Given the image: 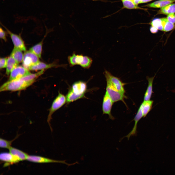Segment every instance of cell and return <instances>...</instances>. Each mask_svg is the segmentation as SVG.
Here are the masks:
<instances>
[{
  "mask_svg": "<svg viewBox=\"0 0 175 175\" xmlns=\"http://www.w3.org/2000/svg\"><path fill=\"white\" fill-rule=\"evenodd\" d=\"M87 90L86 83L82 81L74 82L66 96V102L69 103L84 97Z\"/></svg>",
  "mask_w": 175,
  "mask_h": 175,
  "instance_id": "obj_1",
  "label": "cell"
},
{
  "mask_svg": "<svg viewBox=\"0 0 175 175\" xmlns=\"http://www.w3.org/2000/svg\"><path fill=\"white\" fill-rule=\"evenodd\" d=\"M35 81H26L21 78L8 80L1 86L0 91H16L24 90L32 84Z\"/></svg>",
  "mask_w": 175,
  "mask_h": 175,
  "instance_id": "obj_2",
  "label": "cell"
},
{
  "mask_svg": "<svg viewBox=\"0 0 175 175\" xmlns=\"http://www.w3.org/2000/svg\"><path fill=\"white\" fill-rule=\"evenodd\" d=\"M68 60L70 67L78 65L85 69H89L93 62L92 59L90 57L82 54L76 55L74 52L71 55L68 56Z\"/></svg>",
  "mask_w": 175,
  "mask_h": 175,
  "instance_id": "obj_3",
  "label": "cell"
},
{
  "mask_svg": "<svg viewBox=\"0 0 175 175\" xmlns=\"http://www.w3.org/2000/svg\"><path fill=\"white\" fill-rule=\"evenodd\" d=\"M66 102V97L62 94L59 92L57 96L53 101L51 106L49 109L48 116L47 121L52 131V128L50 126V122L52 119L53 114L56 110L62 106Z\"/></svg>",
  "mask_w": 175,
  "mask_h": 175,
  "instance_id": "obj_4",
  "label": "cell"
},
{
  "mask_svg": "<svg viewBox=\"0 0 175 175\" xmlns=\"http://www.w3.org/2000/svg\"><path fill=\"white\" fill-rule=\"evenodd\" d=\"M106 92L113 103L119 101H122L124 103V99L125 97L124 94L114 88L110 81L106 79Z\"/></svg>",
  "mask_w": 175,
  "mask_h": 175,
  "instance_id": "obj_5",
  "label": "cell"
},
{
  "mask_svg": "<svg viewBox=\"0 0 175 175\" xmlns=\"http://www.w3.org/2000/svg\"><path fill=\"white\" fill-rule=\"evenodd\" d=\"M39 58L30 50L26 51L24 53L22 65L28 70L31 66L40 61Z\"/></svg>",
  "mask_w": 175,
  "mask_h": 175,
  "instance_id": "obj_6",
  "label": "cell"
},
{
  "mask_svg": "<svg viewBox=\"0 0 175 175\" xmlns=\"http://www.w3.org/2000/svg\"><path fill=\"white\" fill-rule=\"evenodd\" d=\"M104 74L106 79L109 80L114 88L120 92L125 94V91L124 88L125 83L122 82L119 78L114 76L106 70H105Z\"/></svg>",
  "mask_w": 175,
  "mask_h": 175,
  "instance_id": "obj_7",
  "label": "cell"
},
{
  "mask_svg": "<svg viewBox=\"0 0 175 175\" xmlns=\"http://www.w3.org/2000/svg\"><path fill=\"white\" fill-rule=\"evenodd\" d=\"M27 160L30 162L38 163H61L66 164L68 166L72 165L76 163H75L72 164H69L65 162L66 160H56L41 156L35 155H28Z\"/></svg>",
  "mask_w": 175,
  "mask_h": 175,
  "instance_id": "obj_8",
  "label": "cell"
},
{
  "mask_svg": "<svg viewBox=\"0 0 175 175\" xmlns=\"http://www.w3.org/2000/svg\"><path fill=\"white\" fill-rule=\"evenodd\" d=\"M30 73L28 70L23 66L18 65L10 72L8 80L20 79Z\"/></svg>",
  "mask_w": 175,
  "mask_h": 175,
  "instance_id": "obj_9",
  "label": "cell"
},
{
  "mask_svg": "<svg viewBox=\"0 0 175 175\" xmlns=\"http://www.w3.org/2000/svg\"><path fill=\"white\" fill-rule=\"evenodd\" d=\"M67 64H58V60L52 63L47 64L43 62L39 61L36 64L30 67L28 69L29 70L37 71L39 70H45L53 67H62L66 68L67 67Z\"/></svg>",
  "mask_w": 175,
  "mask_h": 175,
  "instance_id": "obj_10",
  "label": "cell"
},
{
  "mask_svg": "<svg viewBox=\"0 0 175 175\" xmlns=\"http://www.w3.org/2000/svg\"><path fill=\"white\" fill-rule=\"evenodd\" d=\"M1 25L9 35L14 45V47L19 49L22 51H26V47L24 42L20 35L13 33L2 24Z\"/></svg>",
  "mask_w": 175,
  "mask_h": 175,
  "instance_id": "obj_11",
  "label": "cell"
},
{
  "mask_svg": "<svg viewBox=\"0 0 175 175\" xmlns=\"http://www.w3.org/2000/svg\"><path fill=\"white\" fill-rule=\"evenodd\" d=\"M113 103L106 91L103 97L102 103L103 114L108 115L109 118L112 120L114 119V118L111 114L112 107Z\"/></svg>",
  "mask_w": 175,
  "mask_h": 175,
  "instance_id": "obj_12",
  "label": "cell"
},
{
  "mask_svg": "<svg viewBox=\"0 0 175 175\" xmlns=\"http://www.w3.org/2000/svg\"><path fill=\"white\" fill-rule=\"evenodd\" d=\"M0 160L5 163L4 165V167L18 163L21 161L18 157L13 155L9 152L1 153Z\"/></svg>",
  "mask_w": 175,
  "mask_h": 175,
  "instance_id": "obj_13",
  "label": "cell"
},
{
  "mask_svg": "<svg viewBox=\"0 0 175 175\" xmlns=\"http://www.w3.org/2000/svg\"><path fill=\"white\" fill-rule=\"evenodd\" d=\"M143 117V116L142 111V106L141 104L134 118V120L135 123L132 130L127 135L124 137L123 138H122L121 140L125 137H127L128 140L131 136L136 135L137 132V123Z\"/></svg>",
  "mask_w": 175,
  "mask_h": 175,
  "instance_id": "obj_14",
  "label": "cell"
},
{
  "mask_svg": "<svg viewBox=\"0 0 175 175\" xmlns=\"http://www.w3.org/2000/svg\"><path fill=\"white\" fill-rule=\"evenodd\" d=\"M175 2V0H159L146 5L144 6L154 8H161Z\"/></svg>",
  "mask_w": 175,
  "mask_h": 175,
  "instance_id": "obj_15",
  "label": "cell"
},
{
  "mask_svg": "<svg viewBox=\"0 0 175 175\" xmlns=\"http://www.w3.org/2000/svg\"><path fill=\"white\" fill-rule=\"evenodd\" d=\"M155 77H149L147 76V79L148 81V85L144 96V101L149 100L151 98L152 91L153 81Z\"/></svg>",
  "mask_w": 175,
  "mask_h": 175,
  "instance_id": "obj_16",
  "label": "cell"
},
{
  "mask_svg": "<svg viewBox=\"0 0 175 175\" xmlns=\"http://www.w3.org/2000/svg\"><path fill=\"white\" fill-rule=\"evenodd\" d=\"M9 149L10 153L18 157L21 161L27 160L29 155L26 153L12 147Z\"/></svg>",
  "mask_w": 175,
  "mask_h": 175,
  "instance_id": "obj_17",
  "label": "cell"
},
{
  "mask_svg": "<svg viewBox=\"0 0 175 175\" xmlns=\"http://www.w3.org/2000/svg\"><path fill=\"white\" fill-rule=\"evenodd\" d=\"M175 13V3H172L161 8L158 11V14L168 15Z\"/></svg>",
  "mask_w": 175,
  "mask_h": 175,
  "instance_id": "obj_18",
  "label": "cell"
},
{
  "mask_svg": "<svg viewBox=\"0 0 175 175\" xmlns=\"http://www.w3.org/2000/svg\"><path fill=\"white\" fill-rule=\"evenodd\" d=\"M18 64L14 58L10 55L8 58L7 63L6 67V74L9 75L12 70Z\"/></svg>",
  "mask_w": 175,
  "mask_h": 175,
  "instance_id": "obj_19",
  "label": "cell"
},
{
  "mask_svg": "<svg viewBox=\"0 0 175 175\" xmlns=\"http://www.w3.org/2000/svg\"><path fill=\"white\" fill-rule=\"evenodd\" d=\"M22 50L14 47L10 55L15 60L18 64L22 62L24 54Z\"/></svg>",
  "mask_w": 175,
  "mask_h": 175,
  "instance_id": "obj_20",
  "label": "cell"
},
{
  "mask_svg": "<svg viewBox=\"0 0 175 175\" xmlns=\"http://www.w3.org/2000/svg\"><path fill=\"white\" fill-rule=\"evenodd\" d=\"M43 41V39L39 43L31 47L29 50L39 58L41 57Z\"/></svg>",
  "mask_w": 175,
  "mask_h": 175,
  "instance_id": "obj_21",
  "label": "cell"
},
{
  "mask_svg": "<svg viewBox=\"0 0 175 175\" xmlns=\"http://www.w3.org/2000/svg\"><path fill=\"white\" fill-rule=\"evenodd\" d=\"M153 101L149 100L146 101H144L141 103L142 106V111L143 117H145L151 110Z\"/></svg>",
  "mask_w": 175,
  "mask_h": 175,
  "instance_id": "obj_22",
  "label": "cell"
},
{
  "mask_svg": "<svg viewBox=\"0 0 175 175\" xmlns=\"http://www.w3.org/2000/svg\"><path fill=\"white\" fill-rule=\"evenodd\" d=\"M161 18L163 27V31L167 32L175 28V25L174 24L169 22L166 18Z\"/></svg>",
  "mask_w": 175,
  "mask_h": 175,
  "instance_id": "obj_23",
  "label": "cell"
},
{
  "mask_svg": "<svg viewBox=\"0 0 175 175\" xmlns=\"http://www.w3.org/2000/svg\"><path fill=\"white\" fill-rule=\"evenodd\" d=\"M124 8L128 9H141L144 10L146 9L139 7L135 4L131 0H124L122 1Z\"/></svg>",
  "mask_w": 175,
  "mask_h": 175,
  "instance_id": "obj_24",
  "label": "cell"
},
{
  "mask_svg": "<svg viewBox=\"0 0 175 175\" xmlns=\"http://www.w3.org/2000/svg\"><path fill=\"white\" fill-rule=\"evenodd\" d=\"M152 26L157 28L158 30L163 31V27L161 18H156L153 19L150 23Z\"/></svg>",
  "mask_w": 175,
  "mask_h": 175,
  "instance_id": "obj_25",
  "label": "cell"
},
{
  "mask_svg": "<svg viewBox=\"0 0 175 175\" xmlns=\"http://www.w3.org/2000/svg\"><path fill=\"white\" fill-rule=\"evenodd\" d=\"M18 136L16 138L11 140L9 141L2 138L0 139V147L1 148L8 149H9L11 147L12 142L17 138Z\"/></svg>",
  "mask_w": 175,
  "mask_h": 175,
  "instance_id": "obj_26",
  "label": "cell"
},
{
  "mask_svg": "<svg viewBox=\"0 0 175 175\" xmlns=\"http://www.w3.org/2000/svg\"><path fill=\"white\" fill-rule=\"evenodd\" d=\"M8 58H0V68L2 69L6 67Z\"/></svg>",
  "mask_w": 175,
  "mask_h": 175,
  "instance_id": "obj_27",
  "label": "cell"
},
{
  "mask_svg": "<svg viewBox=\"0 0 175 175\" xmlns=\"http://www.w3.org/2000/svg\"><path fill=\"white\" fill-rule=\"evenodd\" d=\"M170 22L174 24L175 23V13L169 14L167 15L166 18Z\"/></svg>",
  "mask_w": 175,
  "mask_h": 175,
  "instance_id": "obj_28",
  "label": "cell"
},
{
  "mask_svg": "<svg viewBox=\"0 0 175 175\" xmlns=\"http://www.w3.org/2000/svg\"><path fill=\"white\" fill-rule=\"evenodd\" d=\"M0 37L1 39H3L5 41H7L6 32L1 27L0 28Z\"/></svg>",
  "mask_w": 175,
  "mask_h": 175,
  "instance_id": "obj_29",
  "label": "cell"
},
{
  "mask_svg": "<svg viewBox=\"0 0 175 175\" xmlns=\"http://www.w3.org/2000/svg\"><path fill=\"white\" fill-rule=\"evenodd\" d=\"M158 30L156 28L151 26L150 28V31L153 34H155L157 33Z\"/></svg>",
  "mask_w": 175,
  "mask_h": 175,
  "instance_id": "obj_30",
  "label": "cell"
},
{
  "mask_svg": "<svg viewBox=\"0 0 175 175\" xmlns=\"http://www.w3.org/2000/svg\"><path fill=\"white\" fill-rule=\"evenodd\" d=\"M136 5H137L140 3L141 0H131Z\"/></svg>",
  "mask_w": 175,
  "mask_h": 175,
  "instance_id": "obj_31",
  "label": "cell"
},
{
  "mask_svg": "<svg viewBox=\"0 0 175 175\" xmlns=\"http://www.w3.org/2000/svg\"><path fill=\"white\" fill-rule=\"evenodd\" d=\"M153 0H141L140 3H147Z\"/></svg>",
  "mask_w": 175,
  "mask_h": 175,
  "instance_id": "obj_32",
  "label": "cell"
},
{
  "mask_svg": "<svg viewBox=\"0 0 175 175\" xmlns=\"http://www.w3.org/2000/svg\"></svg>",
  "mask_w": 175,
  "mask_h": 175,
  "instance_id": "obj_33",
  "label": "cell"
}]
</instances>
